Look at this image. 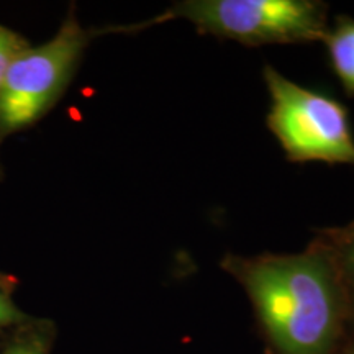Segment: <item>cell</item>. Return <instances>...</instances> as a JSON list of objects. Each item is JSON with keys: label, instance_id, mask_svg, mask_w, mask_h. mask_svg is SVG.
<instances>
[{"label": "cell", "instance_id": "ba28073f", "mask_svg": "<svg viewBox=\"0 0 354 354\" xmlns=\"http://www.w3.org/2000/svg\"><path fill=\"white\" fill-rule=\"evenodd\" d=\"M25 315L20 312L19 307L12 302L6 292L0 290V328L2 326L15 325L20 320H24Z\"/></svg>", "mask_w": 354, "mask_h": 354}, {"label": "cell", "instance_id": "5b68a950", "mask_svg": "<svg viewBox=\"0 0 354 354\" xmlns=\"http://www.w3.org/2000/svg\"><path fill=\"white\" fill-rule=\"evenodd\" d=\"M322 41L344 92L354 95V20L346 15L336 17L333 28H328Z\"/></svg>", "mask_w": 354, "mask_h": 354}, {"label": "cell", "instance_id": "8992f818", "mask_svg": "<svg viewBox=\"0 0 354 354\" xmlns=\"http://www.w3.org/2000/svg\"><path fill=\"white\" fill-rule=\"evenodd\" d=\"M317 236L328 248L346 304L354 305V221L342 228L322 230Z\"/></svg>", "mask_w": 354, "mask_h": 354}, {"label": "cell", "instance_id": "9c48e42d", "mask_svg": "<svg viewBox=\"0 0 354 354\" xmlns=\"http://www.w3.org/2000/svg\"><path fill=\"white\" fill-rule=\"evenodd\" d=\"M6 354H44L39 348L35 346H19V348H13L10 351Z\"/></svg>", "mask_w": 354, "mask_h": 354}, {"label": "cell", "instance_id": "6da1fadb", "mask_svg": "<svg viewBox=\"0 0 354 354\" xmlns=\"http://www.w3.org/2000/svg\"><path fill=\"white\" fill-rule=\"evenodd\" d=\"M221 268L246 290L277 354L335 351L348 304L320 238L297 254H227Z\"/></svg>", "mask_w": 354, "mask_h": 354}, {"label": "cell", "instance_id": "30bf717a", "mask_svg": "<svg viewBox=\"0 0 354 354\" xmlns=\"http://www.w3.org/2000/svg\"><path fill=\"white\" fill-rule=\"evenodd\" d=\"M348 354H354V348H353V349H351V351H349Z\"/></svg>", "mask_w": 354, "mask_h": 354}, {"label": "cell", "instance_id": "277c9868", "mask_svg": "<svg viewBox=\"0 0 354 354\" xmlns=\"http://www.w3.org/2000/svg\"><path fill=\"white\" fill-rule=\"evenodd\" d=\"M88 41L71 12L50 41L26 48L8 68L0 86V133L33 125L64 92Z\"/></svg>", "mask_w": 354, "mask_h": 354}, {"label": "cell", "instance_id": "3957f363", "mask_svg": "<svg viewBox=\"0 0 354 354\" xmlns=\"http://www.w3.org/2000/svg\"><path fill=\"white\" fill-rule=\"evenodd\" d=\"M263 76L271 97L266 123L289 161L354 166V136L342 102L302 87L269 64Z\"/></svg>", "mask_w": 354, "mask_h": 354}, {"label": "cell", "instance_id": "7a4b0ae2", "mask_svg": "<svg viewBox=\"0 0 354 354\" xmlns=\"http://www.w3.org/2000/svg\"><path fill=\"white\" fill-rule=\"evenodd\" d=\"M169 20L245 46L322 41L330 28L328 6L317 0H183L141 26Z\"/></svg>", "mask_w": 354, "mask_h": 354}, {"label": "cell", "instance_id": "52a82bcc", "mask_svg": "<svg viewBox=\"0 0 354 354\" xmlns=\"http://www.w3.org/2000/svg\"><path fill=\"white\" fill-rule=\"evenodd\" d=\"M26 48H28V44L19 33L0 25V86H2L8 68Z\"/></svg>", "mask_w": 354, "mask_h": 354}]
</instances>
